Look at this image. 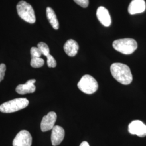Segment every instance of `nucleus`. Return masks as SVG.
<instances>
[{
    "label": "nucleus",
    "instance_id": "nucleus-7",
    "mask_svg": "<svg viewBox=\"0 0 146 146\" xmlns=\"http://www.w3.org/2000/svg\"><path fill=\"white\" fill-rule=\"evenodd\" d=\"M128 131L131 134L144 137L146 136V125L140 120H135L128 125Z\"/></svg>",
    "mask_w": 146,
    "mask_h": 146
},
{
    "label": "nucleus",
    "instance_id": "nucleus-11",
    "mask_svg": "<svg viewBox=\"0 0 146 146\" xmlns=\"http://www.w3.org/2000/svg\"><path fill=\"white\" fill-rule=\"evenodd\" d=\"M146 8L145 0H132L128 7V11L131 15H134L144 12Z\"/></svg>",
    "mask_w": 146,
    "mask_h": 146
},
{
    "label": "nucleus",
    "instance_id": "nucleus-6",
    "mask_svg": "<svg viewBox=\"0 0 146 146\" xmlns=\"http://www.w3.org/2000/svg\"><path fill=\"white\" fill-rule=\"evenodd\" d=\"M32 137L28 131H21L16 135L13 142V146H31Z\"/></svg>",
    "mask_w": 146,
    "mask_h": 146
},
{
    "label": "nucleus",
    "instance_id": "nucleus-13",
    "mask_svg": "<svg viewBox=\"0 0 146 146\" xmlns=\"http://www.w3.org/2000/svg\"><path fill=\"white\" fill-rule=\"evenodd\" d=\"M63 48L67 55L70 57H74L78 54L79 46L76 41L72 39H70L66 42Z\"/></svg>",
    "mask_w": 146,
    "mask_h": 146
},
{
    "label": "nucleus",
    "instance_id": "nucleus-18",
    "mask_svg": "<svg viewBox=\"0 0 146 146\" xmlns=\"http://www.w3.org/2000/svg\"><path fill=\"white\" fill-rule=\"evenodd\" d=\"M5 70H6V66L5 64L3 63L1 64H0V82L4 78Z\"/></svg>",
    "mask_w": 146,
    "mask_h": 146
},
{
    "label": "nucleus",
    "instance_id": "nucleus-15",
    "mask_svg": "<svg viewBox=\"0 0 146 146\" xmlns=\"http://www.w3.org/2000/svg\"><path fill=\"white\" fill-rule=\"evenodd\" d=\"M37 47L40 49L42 55L45 56L46 58H49L51 56L50 54L49 48L46 43L44 42H40L37 44Z\"/></svg>",
    "mask_w": 146,
    "mask_h": 146
},
{
    "label": "nucleus",
    "instance_id": "nucleus-2",
    "mask_svg": "<svg viewBox=\"0 0 146 146\" xmlns=\"http://www.w3.org/2000/svg\"><path fill=\"white\" fill-rule=\"evenodd\" d=\"M113 47L119 52L125 55H129L136 50L137 43L135 40L127 38L115 40L113 43Z\"/></svg>",
    "mask_w": 146,
    "mask_h": 146
},
{
    "label": "nucleus",
    "instance_id": "nucleus-17",
    "mask_svg": "<svg viewBox=\"0 0 146 146\" xmlns=\"http://www.w3.org/2000/svg\"><path fill=\"white\" fill-rule=\"evenodd\" d=\"M31 58H41L42 52L38 47H32L31 49Z\"/></svg>",
    "mask_w": 146,
    "mask_h": 146
},
{
    "label": "nucleus",
    "instance_id": "nucleus-1",
    "mask_svg": "<svg viewBox=\"0 0 146 146\" xmlns=\"http://www.w3.org/2000/svg\"><path fill=\"white\" fill-rule=\"evenodd\" d=\"M110 72L113 78L120 84L128 85L133 81L131 69L126 64L121 63H113L110 66Z\"/></svg>",
    "mask_w": 146,
    "mask_h": 146
},
{
    "label": "nucleus",
    "instance_id": "nucleus-4",
    "mask_svg": "<svg viewBox=\"0 0 146 146\" xmlns=\"http://www.w3.org/2000/svg\"><path fill=\"white\" fill-rule=\"evenodd\" d=\"M17 14L24 21L29 23H34L36 17L31 5L25 1H20L16 6Z\"/></svg>",
    "mask_w": 146,
    "mask_h": 146
},
{
    "label": "nucleus",
    "instance_id": "nucleus-10",
    "mask_svg": "<svg viewBox=\"0 0 146 146\" xmlns=\"http://www.w3.org/2000/svg\"><path fill=\"white\" fill-rule=\"evenodd\" d=\"M96 16L100 23L105 27H109L111 23V19L108 11L104 7H99L96 11Z\"/></svg>",
    "mask_w": 146,
    "mask_h": 146
},
{
    "label": "nucleus",
    "instance_id": "nucleus-3",
    "mask_svg": "<svg viewBox=\"0 0 146 146\" xmlns=\"http://www.w3.org/2000/svg\"><path fill=\"white\" fill-rule=\"evenodd\" d=\"M29 101L26 98H17L5 102L0 106V111L11 113L22 110L28 106Z\"/></svg>",
    "mask_w": 146,
    "mask_h": 146
},
{
    "label": "nucleus",
    "instance_id": "nucleus-9",
    "mask_svg": "<svg viewBox=\"0 0 146 146\" xmlns=\"http://www.w3.org/2000/svg\"><path fill=\"white\" fill-rule=\"evenodd\" d=\"M65 132L62 127L59 125H55L52 129L51 141L52 146L59 145L63 140Z\"/></svg>",
    "mask_w": 146,
    "mask_h": 146
},
{
    "label": "nucleus",
    "instance_id": "nucleus-20",
    "mask_svg": "<svg viewBox=\"0 0 146 146\" xmlns=\"http://www.w3.org/2000/svg\"><path fill=\"white\" fill-rule=\"evenodd\" d=\"M80 146H89V145L88 143L87 142H86V141H84V142H82L81 144H80Z\"/></svg>",
    "mask_w": 146,
    "mask_h": 146
},
{
    "label": "nucleus",
    "instance_id": "nucleus-8",
    "mask_svg": "<svg viewBox=\"0 0 146 146\" xmlns=\"http://www.w3.org/2000/svg\"><path fill=\"white\" fill-rule=\"evenodd\" d=\"M57 119V115L54 112H49L42 119L41 123V129L43 132L52 130L55 126Z\"/></svg>",
    "mask_w": 146,
    "mask_h": 146
},
{
    "label": "nucleus",
    "instance_id": "nucleus-12",
    "mask_svg": "<svg viewBox=\"0 0 146 146\" xmlns=\"http://www.w3.org/2000/svg\"><path fill=\"white\" fill-rule=\"evenodd\" d=\"M36 80L35 79L29 80L26 84L18 85L16 88V91L17 93L21 95L33 93L36 90V87L34 85Z\"/></svg>",
    "mask_w": 146,
    "mask_h": 146
},
{
    "label": "nucleus",
    "instance_id": "nucleus-14",
    "mask_svg": "<svg viewBox=\"0 0 146 146\" xmlns=\"http://www.w3.org/2000/svg\"><path fill=\"white\" fill-rule=\"evenodd\" d=\"M46 14L47 19L49 21L52 28L55 30L58 29L59 28V23L54 10L50 7H47L46 9Z\"/></svg>",
    "mask_w": 146,
    "mask_h": 146
},
{
    "label": "nucleus",
    "instance_id": "nucleus-5",
    "mask_svg": "<svg viewBox=\"0 0 146 146\" xmlns=\"http://www.w3.org/2000/svg\"><path fill=\"white\" fill-rule=\"evenodd\" d=\"M78 89L84 93L92 94L96 92L99 87L97 81L89 75H85L78 84Z\"/></svg>",
    "mask_w": 146,
    "mask_h": 146
},
{
    "label": "nucleus",
    "instance_id": "nucleus-16",
    "mask_svg": "<svg viewBox=\"0 0 146 146\" xmlns=\"http://www.w3.org/2000/svg\"><path fill=\"white\" fill-rule=\"evenodd\" d=\"M44 64V60L41 58H31V65L33 68H40Z\"/></svg>",
    "mask_w": 146,
    "mask_h": 146
},
{
    "label": "nucleus",
    "instance_id": "nucleus-19",
    "mask_svg": "<svg viewBox=\"0 0 146 146\" xmlns=\"http://www.w3.org/2000/svg\"><path fill=\"white\" fill-rule=\"evenodd\" d=\"M74 1L83 8H87L89 5V0H74Z\"/></svg>",
    "mask_w": 146,
    "mask_h": 146
}]
</instances>
